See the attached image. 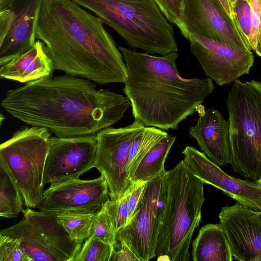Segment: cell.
<instances>
[{"instance_id": "obj_1", "label": "cell", "mask_w": 261, "mask_h": 261, "mask_svg": "<svg viewBox=\"0 0 261 261\" xmlns=\"http://www.w3.org/2000/svg\"><path fill=\"white\" fill-rule=\"evenodd\" d=\"M69 74L49 76L9 90L1 106L12 117L43 127L57 137L95 134L119 121L131 107L129 98Z\"/></svg>"}, {"instance_id": "obj_2", "label": "cell", "mask_w": 261, "mask_h": 261, "mask_svg": "<svg viewBox=\"0 0 261 261\" xmlns=\"http://www.w3.org/2000/svg\"><path fill=\"white\" fill-rule=\"evenodd\" d=\"M103 24L72 0H43L35 36L55 69L98 85L124 83L123 55Z\"/></svg>"}, {"instance_id": "obj_3", "label": "cell", "mask_w": 261, "mask_h": 261, "mask_svg": "<svg viewBox=\"0 0 261 261\" xmlns=\"http://www.w3.org/2000/svg\"><path fill=\"white\" fill-rule=\"evenodd\" d=\"M118 49L127 68L123 89L131 103L135 120L144 126L177 129L214 90L213 80L181 76L177 52L156 56L122 46Z\"/></svg>"}, {"instance_id": "obj_4", "label": "cell", "mask_w": 261, "mask_h": 261, "mask_svg": "<svg viewBox=\"0 0 261 261\" xmlns=\"http://www.w3.org/2000/svg\"><path fill=\"white\" fill-rule=\"evenodd\" d=\"M165 180L166 205L155 255H168L171 261H189L192 238L201 221L204 183L194 175L184 160L167 171Z\"/></svg>"}, {"instance_id": "obj_5", "label": "cell", "mask_w": 261, "mask_h": 261, "mask_svg": "<svg viewBox=\"0 0 261 261\" xmlns=\"http://www.w3.org/2000/svg\"><path fill=\"white\" fill-rule=\"evenodd\" d=\"M112 28L132 48L166 55L177 52L172 25L153 0H72Z\"/></svg>"}, {"instance_id": "obj_6", "label": "cell", "mask_w": 261, "mask_h": 261, "mask_svg": "<svg viewBox=\"0 0 261 261\" xmlns=\"http://www.w3.org/2000/svg\"><path fill=\"white\" fill-rule=\"evenodd\" d=\"M233 171L257 181L261 176V82L234 81L226 100Z\"/></svg>"}, {"instance_id": "obj_7", "label": "cell", "mask_w": 261, "mask_h": 261, "mask_svg": "<svg viewBox=\"0 0 261 261\" xmlns=\"http://www.w3.org/2000/svg\"><path fill=\"white\" fill-rule=\"evenodd\" d=\"M50 136L46 128L23 126L0 145V166L19 189L28 208H37L42 202Z\"/></svg>"}, {"instance_id": "obj_8", "label": "cell", "mask_w": 261, "mask_h": 261, "mask_svg": "<svg viewBox=\"0 0 261 261\" xmlns=\"http://www.w3.org/2000/svg\"><path fill=\"white\" fill-rule=\"evenodd\" d=\"M22 220L0 233L20 241L31 260L73 261L82 244L73 241L58 223L57 214L23 210Z\"/></svg>"}, {"instance_id": "obj_9", "label": "cell", "mask_w": 261, "mask_h": 261, "mask_svg": "<svg viewBox=\"0 0 261 261\" xmlns=\"http://www.w3.org/2000/svg\"><path fill=\"white\" fill-rule=\"evenodd\" d=\"M135 120L125 127H108L96 133L94 167L106 178L110 199L121 196L132 186L126 172L129 147L145 128Z\"/></svg>"}, {"instance_id": "obj_10", "label": "cell", "mask_w": 261, "mask_h": 261, "mask_svg": "<svg viewBox=\"0 0 261 261\" xmlns=\"http://www.w3.org/2000/svg\"><path fill=\"white\" fill-rule=\"evenodd\" d=\"M181 33L202 35L234 48L252 50L239 26L211 0H180Z\"/></svg>"}, {"instance_id": "obj_11", "label": "cell", "mask_w": 261, "mask_h": 261, "mask_svg": "<svg viewBox=\"0 0 261 261\" xmlns=\"http://www.w3.org/2000/svg\"><path fill=\"white\" fill-rule=\"evenodd\" d=\"M43 0H0V66L30 49Z\"/></svg>"}, {"instance_id": "obj_12", "label": "cell", "mask_w": 261, "mask_h": 261, "mask_svg": "<svg viewBox=\"0 0 261 261\" xmlns=\"http://www.w3.org/2000/svg\"><path fill=\"white\" fill-rule=\"evenodd\" d=\"M96 134L50 138L46 159L43 185L50 186L79 178L94 167Z\"/></svg>"}, {"instance_id": "obj_13", "label": "cell", "mask_w": 261, "mask_h": 261, "mask_svg": "<svg viewBox=\"0 0 261 261\" xmlns=\"http://www.w3.org/2000/svg\"><path fill=\"white\" fill-rule=\"evenodd\" d=\"M185 38L205 75L219 86L248 74L253 65L251 50L234 48L197 34L189 33Z\"/></svg>"}, {"instance_id": "obj_14", "label": "cell", "mask_w": 261, "mask_h": 261, "mask_svg": "<svg viewBox=\"0 0 261 261\" xmlns=\"http://www.w3.org/2000/svg\"><path fill=\"white\" fill-rule=\"evenodd\" d=\"M110 199L105 177L90 180L77 178L50 187L43 191L39 211L59 214L63 212L96 213Z\"/></svg>"}, {"instance_id": "obj_15", "label": "cell", "mask_w": 261, "mask_h": 261, "mask_svg": "<svg viewBox=\"0 0 261 261\" xmlns=\"http://www.w3.org/2000/svg\"><path fill=\"white\" fill-rule=\"evenodd\" d=\"M164 175L147 181L134 215L125 226L117 232V241L125 243L140 261H148L156 256L159 229L156 207Z\"/></svg>"}, {"instance_id": "obj_16", "label": "cell", "mask_w": 261, "mask_h": 261, "mask_svg": "<svg viewBox=\"0 0 261 261\" xmlns=\"http://www.w3.org/2000/svg\"><path fill=\"white\" fill-rule=\"evenodd\" d=\"M182 153L193 173L204 184L220 190L254 211H261V185L257 182L229 175L204 153L194 147L186 146Z\"/></svg>"}, {"instance_id": "obj_17", "label": "cell", "mask_w": 261, "mask_h": 261, "mask_svg": "<svg viewBox=\"0 0 261 261\" xmlns=\"http://www.w3.org/2000/svg\"><path fill=\"white\" fill-rule=\"evenodd\" d=\"M233 259L261 261V222L258 212L236 202L219 214Z\"/></svg>"}, {"instance_id": "obj_18", "label": "cell", "mask_w": 261, "mask_h": 261, "mask_svg": "<svg viewBox=\"0 0 261 261\" xmlns=\"http://www.w3.org/2000/svg\"><path fill=\"white\" fill-rule=\"evenodd\" d=\"M201 150L220 167L232 162L229 126L218 110L210 108L200 115L196 124L189 130Z\"/></svg>"}, {"instance_id": "obj_19", "label": "cell", "mask_w": 261, "mask_h": 261, "mask_svg": "<svg viewBox=\"0 0 261 261\" xmlns=\"http://www.w3.org/2000/svg\"><path fill=\"white\" fill-rule=\"evenodd\" d=\"M54 69L44 43L37 40L33 46L6 64L1 66L2 79L28 83L51 76Z\"/></svg>"}, {"instance_id": "obj_20", "label": "cell", "mask_w": 261, "mask_h": 261, "mask_svg": "<svg viewBox=\"0 0 261 261\" xmlns=\"http://www.w3.org/2000/svg\"><path fill=\"white\" fill-rule=\"evenodd\" d=\"M194 261H232L233 257L220 224H206L192 243Z\"/></svg>"}, {"instance_id": "obj_21", "label": "cell", "mask_w": 261, "mask_h": 261, "mask_svg": "<svg viewBox=\"0 0 261 261\" xmlns=\"http://www.w3.org/2000/svg\"><path fill=\"white\" fill-rule=\"evenodd\" d=\"M176 137L168 135L156 143L144 156L133 177V181H148L167 172L165 163Z\"/></svg>"}, {"instance_id": "obj_22", "label": "cell", "mask_w": 261, "mask_h": 261, "mask_svg": "<svg viewBox=\"0 0 261 261\" xmlns=\"http://www.w3.org/2000/svg\"><path fill=\"white\" fill-rule=\"evenodd\" d=\"M168 134L165 130L153 126L145 127L132 143L128 153L126 172L131 180L138 166L147 153Z\"/></svg>"}, {"instance_id": "obj_23", "label": "cell", "mask_w": 261, "mask_h": 261, "mask_svg": "<svg viewBox=\"0 0 261 261\" xmlns=\"http://www.w3.org/2000/svg\"><path fill=\"white\" fill-rule=\"evenodd\" d=\"M96 213L63 212L57 219L73 241L83 244L92 235Z\"/></svg>"}, {"instance_id": "obj_24", "label": "cell", "mask_w": 261, "mask_h": 261, "mask_svg": "<svg viewBox=\"0 0 261 261\" xmlns=\"http://www.w3.org/2000/svg\"><path fill=\"white\" fill-rule=\"evenodd\" d=\"M22 196L8 173L0 166V216L16 218L22 212Z\"/></svg>"}, {"instance_id": "obj_25", "label": "cell", "mask_w": 261, "mask_h": 261, "mask_svg": "<svg viewBox=\"0 0 261 261\" xmlns=\"http://www.w3.org/2000/svg\"><path fill=\"white\" fill-rule=\"evenodd\" d=\"M114 248L91 235L82 244L73 261H109Z\"/></svg>"}, {"instance_id": "obj_26", "label": "cell", "mask_w": 261, "mask_h": 261, "mask_svg": "<svg viewBox=\"0 0 261 261\" xmlns=\"http://www.w3.org/2000/svg\"><path fill=\"white\" fill-rule=\"evenodd\" d=\"M116 234L117 232L104 204L96 213L92 235L115 248L119 243L116 239Z\"/></svg>"}, {"instance_id": "obj_27", "label": "cell", "mask_w": 261, "mask_h": 261, "mask_svg": "<svg viewBox=\"0 0 261 261\" xmlns=\"http://www.w3.org/2000/svg\"><path fill=\"white\" fill-rule=\"evenodd\" d=\"M128 189L120 197L110 199L105 204L116 232L125 226L129 222V211L126 203Z\"/></svg>"}, {"instance_id": "obj_28", "label": "cell", "mask_w": 261, "mask_h": 261, "mask_svg": "<svg viewBox=\"0 0 261 261\" xmlns=\"http://www.w3.org/2000/svg\"><path fill=\"white\" fill-rule=\"evenodd\" d=\"M0 261H32L23 250L20 241L0 233Z\"/></svg>"}, {"instance_id": "obj_29", "label": "cell", "mask_w": 261, "mask_h": 261, "mask_svg": "<svg viewBox=\"0 0 261 261\" xmlns=\"http://www.w3.org/2000/svg\"><path fill=\"white\" fill-rule=\"evenodd\" d=\"M233 13L242 33L250 45L251 33V11L249 1L237 0L233 8Z\"/></svg>"}, {"instance_id": "obj_30", "label": "cell", "mask_w": 261, "mask_h": 261, "mask_svg": "<svg viewBox=\"0 0 261 261\" xmlns=\"http://www.w3.org/2000/svg\"><path fill=\"white\" fill-rule=\"evenodd\" d=\"M158 7L171 23L179 29L181 27L179 19V6L180 0H153Z\"/></svg>"}, {"instance_id": "obj_31", "label": "cell", "mask_w": 261, "mask_h": 261, "mask_svg": "<svg viewBox=\"0 0 261 261\" xmlns=\"http://www.w3.org/2000/svg\"><path fill=\"white\" fill-rule=\"evenodd\" d=\"M251 11V33L250 45L254 50L261 29V0H249Z\"/></svg>"}, {"instance_id": "obj_32", "label": "cell", "mask_w": 261, "mask_h": 261, "mask_svg": "<svg viewBox=\"0 0 261 261\" xmlns=\"http://www.w3.org/2000/svg\"><path fill=\"white\" fill-rule=\"evenodd\" d=\"M146 182L147 181H133L128 189L126 203L129 211V222L137 211L142 197Z\"/></svg>"}, {"instance_id": "obj_33", "label": "cell", "mask_w": 261, "mask_h": 261, "mask_svg": "<svg viewBox=\"0 0 261 261\" xmlns=\"http://www.w3.org/2000/svg\"><path fill=\"white\" fill-rule=\"evenodd\" d=\"M114 249L109 261H140L125 243H119Z\"/></svg>"}, {"instance_id": "obj_34", "label": "cell", "mask_w": 261, "mask_h": 261, "mask_svg": "<svg viewBox=\"0 0 261 261\" xmlns=\"http://www.w3.org/2000/svg\"><path fill=\"white\" fill-rule=\"evenodd\" d=\"M211 1L214 3L220 9H221L230 19H231L238 25L234 15L233 9L230 6L228 0Z\"/></svg>"}, {"instance_id": "obj_35", "label": "cell", "mask_w": 261, "mask_h": 261, "mask_svg": "<svg viewBox=\"0 0 261 261\" xmlns=\"http://www.w3.org/2000/svg\"><path fill=\"white\" fill-rule=\"evenodd\" d=\"M254 51H255L256 54L258 56L261 57V29L256 43V47Z\"/></svg>"}, {"instance_id": "obj_36", "label": "cell", "mask_w": 261, "mask_h": 261, "mask_svg": "<svg viewBox=\"0 0 261 261\" xmlns=\"http://www.w3.org/2000/svg\"><path fill=\"white\" fill-rule=\"evenodd\" d=\"M157 257H158L157 260L171 261L168 255H166V254L161 255Z\"/></svg>"}, {"instance_id": "obj_37", "label": "cell", "mask_w": 261, "mask_h": 261, "mask_svg": "<svg viewBox=\"0 0 261 261\" xmlns=\"http://www.w3.org/2000/svg\"><path fill=\"white\" fill-rule=\"evenodd\" d=\"M228 1L233 11V8L236 6L237 0H228Z\"/></svg>"}, {"instance_id": "obj_38", "label": "cell", "mask_w": 261, "mask_h": 261, "mask_svg": "<svg viewBox=\"0 0 261 261\" xmlns=\"http://www.w3.org/2000/svg\"><path fill=\"white\" fill-rule=\"evenodd\" d=\"M4 116L2 115V114H1V119H0V120H1V124H2V121L3 119H4Z\"/></svg>"}, {"instance_id": "obj_39", "label": "cell", "mask_w": 261, "mask_h": 261, "mask_svg": "<svg viewBox=\"0 0 261 261\" xmlns=\"http://www.w3.org/2000/svg\"><path fill=\"white\" fill-rule=\"evenodd\" d=\"M258 217L261 222V211L258 212Z\"/></svg>"}, {"instance_id": "obj_40", "label": "cell", "mask_w": 261, "mask_h": 261, "mask_svg": "<svg viewBox=\"0 0 261 261\" xmlns=\"http://www.w3.org/2000/svg\"><path fill=\"white\" fill-rule=\"evenodd\" d=\"M256 182H257L259 184H260L261 185V176L260 177V178L257 180L256 181Z\"/></svg>"}]
</instances>
